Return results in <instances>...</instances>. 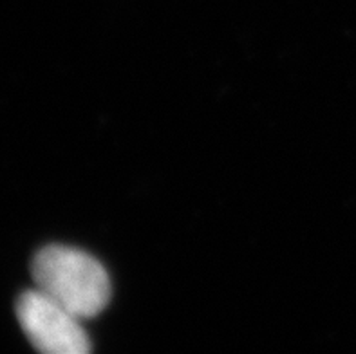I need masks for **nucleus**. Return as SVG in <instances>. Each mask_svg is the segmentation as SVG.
<instances>
[{"mask_svg": "<svg viewBox=\"0 0 356 354\" xmlns=\"http://www.w3.org/2000/svg\"><path fill=\"white\" fill-rule=\"evenodd\" d=\"M31 273L36 289L81 320L95 319L111 300V280L102 262L76 248H42L33 259Z\"/></svg>", "mask_w": 356, "mask_h": 354, "instance_id": "obj_1", "label": "nucleus"}, {"mask_svg": "<svg viewBox=\"0 0 356 354\" xmlns=\"http://www.w3.org/2000/svg\"><path fill=\"white\" fill-rule=\"evenodd\" d=\"M17 319L33 347L42 353L86 354L90 351L81 319L36 287L20 295Z\"/></svg>", "mask_w": 356, "mask_h": 354, "instance_id": "obj_2", "label": "nucleus"}]
</instances>
